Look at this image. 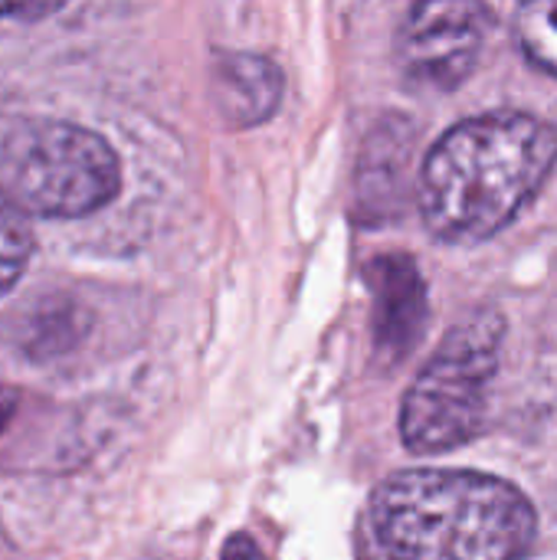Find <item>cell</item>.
<instances>
[{
  "instance_id": "cell-10",
  "label": "cell",
  "mask_w": 557,
  "mask_h": 560,
  "mask_svg": "<svg viewBox=\"0 0 557 560\" xmlns=\"http://www.w3.org/2000/svg\"><path fill=\"white\" fill-rule=\"evenodd\" d=\"M69 0H0V20H39Z\"/></svg>"
},
{
  "instance_id": "cell-9",
  "label": "cell",
  "mask_w": 557,
  "mask_h": 560,
  "mask_svg": "<svg viewBox=\"0 0 557 560\" xmlns=\"http://www.w3.org/2000/svg\"><path fill=\"white\" fill-rule=\"evenodd\" d=\"M33 253V233L26 213L0 187V292L16 285Z\"/></svg>"
},
{
  "instance_id": "cell-12",
  "label": "cell",
  "mask_w": 557,
  "mask_h": 560,
  "mask_svg": "<svg viewBox=\"0 0 557 560\" xmlns=\"http://www.w3.org/2000/svg\"><path fill=\"white\" fill-rule=\"evenodd\" d=\"M236 551H246V555H259V548H256V545H250V541H240V538H236V541H230V545L223 548V555H227V558H230V555H236Z\"/></svg>"
},
{
  "instance_id": "cell-2",
  "label": "cell",
  "mask_w": 557,
  "mask_h": 560,
  "mask_svg": "<svg viewBox=\"0 0 557 560\" xmlns=\"http://www.w3.org/2000/svg\"><path fill=\"white\" fill-rule=\"evenodd\" d=\"M381 551L417 560L522 558L538 515L512 482L469 469H404L387 476L368 502Z\"/></svg>"
},
{
  "instance_id": "cell-6",
  "label": "cell",
  "mask_w": 557,
  "mask_h": 560,
  "mask_svg": "<svg viewBox=\"0 0 557 560\" xmlns=\"http://www.w3.org/2000/svg\"><path fill=\"white\" fill-rule=\"evenodd\" d=\"M374 292H378V348L404 358L420 338V325L427 322V289L417 276V266L404 256H387L374 262Z\"/></svg>"
},
{
  "instance_id": "cell-5",
  "label": "cell",
  "mask_w": 557,
  "mask_h": 560,
  "mask_svg": "<svg viewBox=\"0 0 557 560\" xmlns=\"http://www.w3.org/2000/svg\"><path fill=\"white\" fill-rule=\"evenodd\" d=\"M492 30L486 0H417L397 30V62L414 82L453 92L476 72Z\"/></svg>"
},
{
  "instance_id": "cell-8",
  "label": "cell",
  "mask_w": 557,
  "mask_h": 560,
  "mask_svg": "<svg viewBox=\"0 0 557 560\" xmlns=\"http://www.w3.org/2000/svg\"><path fill=\"white\" fill-rule=\"evenodd\" d=\"M515 39L532 66L557 75V0H522L515 13Z\"/></svg>"
},
{
  "instance_id": "cell-11",
  "label": "cell",
  "mask_w": 557,
  "mask_h": 560,
  "mask_svg": "<svg viewBox=\"0 0 557 560\" xmlns=\"http://www.w3.org/2000/svg\"><path fill=\"white\" fill-rule=\"evenodd\" d=\"M13 413V394L0 384V427L7 423V417Z\"/></svg>"
},
{
  "instance_id": "cell-7",
  "label": "cell",
  "mask_w": 557,
  "mask_h": 560,
  "mask_svg": "<svg viewBox=\"0 0 557 560\" xmlns=\"http://www.w3.org/2000/svg\"><path fill=\"white\" fill-rule=\"evenodd\" d=\"M217 98L233 125H256L269 118L282 98V72L266 56L233 52L220 62Z\"/></svg>"
},
{
  "instance_id": "cell-3",
  "label": "cell",
  "mask_w": 557,
  "mask_h": 560,
  "mask_svg": "<svg viewBox=\"0 0 557 560\" xmlns=\"http://www.w3.org/2000/svg\"><path fill=\"white\" fill-rule=\"evenodd\" d=\"M502 338L506 318L496 308H479L440 341L401 407V436L410 453H450L483 430Z\"/></svg>"
},
{
  "instance_id": "cell-4",
  "label": "cell",
  "mask_w": 557,
  "mask_h": 560,
  "mask_svg": "<svg viewBox=\"0 0 557 560\" xmlns=\"http://www.w3.org/2000/svg\"><path fill=\"white\" fill-rule=\"evenodd\" d=\"M0 187L33 217H89L115 200L121 161L115 148L69 121H26L0 144Z\"/></svg>"
},
{
  "instance_id": "cell-1",
  "label": "cell",
  "mask_w": 557,
  "mask_h": 560,
  "mask_svg": "<svg viewBox=\"0 0 557 560\" xmlns=\"http://www.w3.org/2000/svg\"><path fill=\"white\" fill-rule=\"evenodd\" d=\"M557 131L529 112H486L440 135L420 171V213L433 236L483 243L545 187Z\"/></svg>"
}]
</instances>
